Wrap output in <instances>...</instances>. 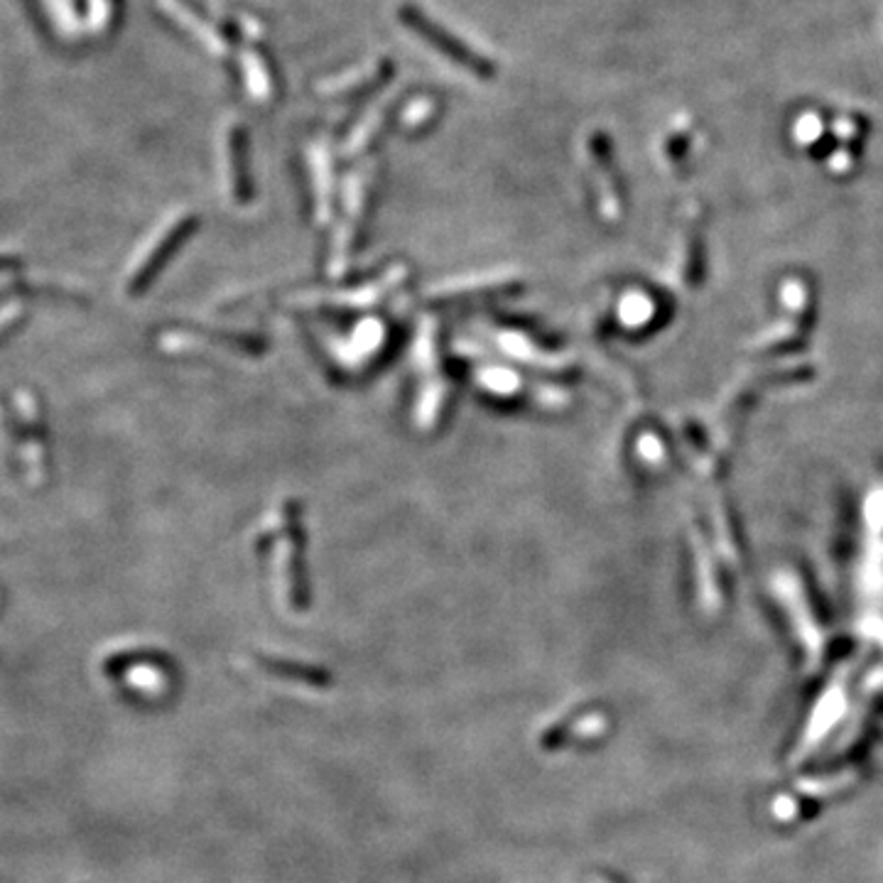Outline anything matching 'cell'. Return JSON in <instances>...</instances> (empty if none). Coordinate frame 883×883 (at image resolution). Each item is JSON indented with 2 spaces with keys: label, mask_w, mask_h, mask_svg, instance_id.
<instances>
[{
  "label": "cell",
  "mask_w": 883,
  "mask_h": 883,
  "mask_svg": "<svg viewBox=\"0 0 883 883\" xmlns=\"http://www.w3.org/2000/svg\"><path fill=\"white\" fill-rule=\"evenodd\" d=\"M275 72L263 52L248 54V84L260 101H270L275 94Z\"/></svg>",
  "instance_id": "3"
},
{
  "label": "cell",
  "mask_w": 883,
  "mask_h": 883,
  "mask_svg": "<svg viewBox=\"0 0 883 883\" xmlns=\"http://www.w3.org/2000/svg\"><path fill=\"white\" fill-rule=\"evenodd\" d=\"M398 18H400V23L408 27L410 32H415L417 37H422V42H427L432 50H437L442 54V57H447L449 62H454L457 67H462L464 72L476 74L479 79H489L496 74L494 62H491L489 57H484V54L471 50V47L464 45L457 35H452V32L444 30L440 23H435L432 18H427L420 8H415V5H403V8L398 10Z\"/></svg>",
  "instance_id": "1"
},
{
  "label": "cell",
  "mask_w": 883,
  "mask_h": 883,
  "mask_svg": "<svg viewBox=\"0 0 883 883\" xmlns=\"http://www.w3.org/2000/svg\"><path fill=\"white\" fill-rule=\"evenodd\" d=\"M248 140L246 130L234 128L229 138V157H231V184H234V199L246 202L251 194V182H248Z\"/></svg>",
  "instance_id": "2"
},
{
  "label": "cell",
  "mask_w": 883,
  "mask_h": 883,
  "mask_svg": "<svg viewBox=\"0 0 883 883\" xmlns=\"http://www.w3.org/2000/svg\"><path fill=\"white\" fill-rule=\"evenodd\" d=\"M432 113H435V101H430V99L415 101V104L408 108V113H405V118H403L405 128H417V123H430Z\"/></svg>",
  "instance_id": "4"
}]
</instances>
